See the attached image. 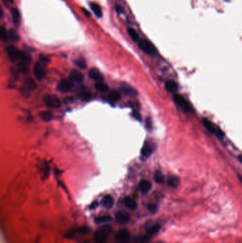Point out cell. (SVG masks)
Returning <instances> with one entry per match:
<instances>
[{
	"label": "cell",
	"instance_id": "1",
	"mask_svg": "<svg viewBox=\"0 0 242 243\" xmlns=\"http://www.w3.org/2000/svg\"><path fill=\"white\" fill-rule=\"evenodd\" d=\"M138 46L143 52L150 56H156L158 54L157 49L150 41L146 39H141L138 41Z\"/></svg>",
	"mask_w": 242,
	"mask_h": 243
},
{
	"label": "cell",
	"instance_id": "2",
	"mask_svg": "<svg viewBox=\"0 0 242 243\" xmlns=\"http://www.w3.org/2000/svg\"><path fill=\"white\" fill-rule=\"evenodd\" d=\"M173 100L176 103V105L180 107L185 112L188 113H192L194 112L191 105L185 100V98L182 95L179 94H174Z\"/></svg>",
	"mask_w": 242,
	"mask_h": 243
},
{
	"label": "cell",
	"instance_id": "3",
	"mask_svg": "<svg viewBox=\"0 0 242 243\" xmlns=\"http://www.w3.org/2000/svg\"><path fill=\"white\" fill-rule=\"evenodd\" d=\"M44 103L51 109H58L61 106V101L59 98L54 95H48L44 97Z\"/></svg>",
	"mask_w": 242,
	"mask_h": 243
},
{
	"label": "cell",
	"instance_id": "4",
	"mask_svg": "<svg viewBox=\"0 0 242 243\" xmlns=\"http://www.w3.org/2000/svg\"><path fill=\"white\" fill-rule=\"evenodd\" d=\"M111 231V228L109 226H106L101 227L99 230V231L96 234V238L98 243H103L105 241L106 237H107Z\"/></svg>",
	"mask_w": 242,
	"mask_h": 243
},
{
	"label": "cell",
	"instance_id": "5",
	"mask_svg": "<svg viewBox=\"0 0 242 243\" xmlns=\"http://www.w3.org/2000/svg\"><path fill=\"white\" fill-rule=\"evenodd\" d=\"M73 87V82H72L70 78H64L62 79L59 82L58 85V89L59 91L63 93L70 92Z\"/></svg>",
	"mask_w": 242,
	"mask_h": 243
},
{
	"label": "cell",
	"instance_id": "6",
	"mask_svg": "<svg viewBox=\"0 0 242 243\" xmlns=\"http://www.w3.org/2000/svg\"><path fill=\"white\" fill-rule=\"evenodd\" d=\"M33 73L38 81H41L46 77V70L41 63H36L33 68Z\"/></svg>",
	"mask_w": 242,
	"mask_h": 243
},
{
	"label": "cell",
	"instance_id": "7",
	"mask_svg": "<svg viewBox=\"0 0 242 243\" xmlns=\"http://www.w3.org/2000/svg\"><path fill=\"white\" fill-rule=\"evenodd\" d=\"M7 52L12 61H19L22 51H20L19 49H17L14 46H9L7 48Z\"/></svg>",
	"mask_w": 242,
	"mask_h": 243
},
{
	"label": "cell",
	"instance_id": "8",
	"mask_svg": "<svg viewBox=\"0 0 242 243\" xmlns=\"http://www.w3.org/2000/svg\"><path fill=\"white\" fill-rule=\"evenodd\" d=\"M115 219L119 224L121 225V226H124V225H126L129 222L130 216L128 213H125V212L119 211L118 213H116Z\"/></svg>",
	"mask_w": 242,
	"mask_h": 243
},
{
	"label": "cell",
	"instance_id": "9",
	"mask_svg": "<svg viewBox=\"0 0 242 243\" xmlns=\"http://www.w3.org/2000/svg\"><path fill=\"white\" fill-rule=\"evenodd\" d=\"M129 238V232L126 229H121L116 235V240L119 243H126Z\"/></svg>",
	"mask_w": 242,
	"mask_h": 243
},
{
	"label": "cell",
	"instance_id": "10",
	"mask_svg": "<svg viewBox=\"0 0 242 243\" xmlns=\"http://www.w3.org/2000/svg\"><path fill=\"white\" fill-rule=\"evenodd\" d=\"M89 77L96 82H102L104 81L103 75L97 68L90 69L89 71Z\"/></svg>",
	"mask_w": 242,
	"mask_h": 243
},
{
	"label": "cell",
	"instance_id": "11",
	"mask_svg": "<svg viewBox=\"0 0 242 243\" xmlns=\"http://www.w3.org/2000/svg\"><path fill=\"white\" fill-rule=\"evenodd\" d=\"M153 148L152 146V144H151L148 142H145L144 146L141 151V154L142 157H144L145 159H147L149 157L151 154L153 153Z\"/></svg>",
	"mask_w": 242,
	"mask_h": 243
},
{
	"label": "cell",
	"instance_id": "12",
	"mask_svg": "<svg viewBox=\"0 0 242 243\" xmlns=\"http://www.w3.org/2000/svg\"><path fill=\"white\" fill-rule=\"evenodd\" d=\"M139 189L143 194H147L152 188V184L149 181L142 180L139 183Z\"/></svg>",
	"mask_w": 242,
	"mask_h": 243
},
{
	"label": "cell",
	"instance_id": "13",
	"mask_svg": "<svg viewBox=\"0 0 242 243\" xmlns=\"http://www.w3.org/2000/svg\"><path fill=\"white\" fill-rule=\"evenodd\" d=\"M70 79L71 80L72 82H76L78 83H80L83 81L84 80V76L82 73H80V71H76V70H73L70 72Z\"/></svg>",
	"mask_w": 242,
	"mask_h": 243
},
{
	"label": "cell",
	"instance_id": "14",
	"mask_svg": "<svg viewBox=\"0 0 242 243\" xmlns=\"http://www.w3.org/2000/svg\"><path fill=\"white\" fill-rule=\"evenodd\" d=\"M120 90L122 92H124L125 95H129L130 97H134L137 95V91L135 89L133 88L131 86L128 85L123 84L120 87Z\"/></svg>",
	"mask_w": 242,
	"mask_h": 243
},
{
	"label": "cell",
	"instance_id": "15",
	"mask_svg": "<svg viewBox=\"0 0 242 243\" xmlns=\"http://www.w3.org/2000/svg\"><path fill=\"white\" fill-rule=\"evenodd\" d=\"M165 87L168 92L170 93H175L178 90V84L174 81H168L165 82Z\"/></svg>",
	"mask_w": 242,
	"mask_h": 243
},
{
	"label": "cell",
	"instance_id": "16",
	"mask_svg": "<svg viewBox=\"0 0 242 243\" xmlns=\"http://www.w3.org/2000/svg\"><path fill=\"white\" fill-rule=\"evenodd\" d=\"M114 204V198L111 196L106 195L101 200V205L106 209H111L113 208Z\"/></svg>",
	"mask_w": 242,
	"mask_h": 243
},
{
	"label": "cell",
	"instance_id": "17",
	"mask_svg": "<svg viewBox=\"0 0 242 243\" xmlns=\"http://www.w3.org/2000/svg\"><path fill=\"white\" fill-rule=\"evenodd\" d=\"M11 14L14 24H15V26H17V27H19L21 22V14L19 9L17 8H12Z\"/></svg>",
	"mask_w": 242,
	"mask_h": 243
},
{
	"label": "cell",
	"instance_id": "18",
	"mask_svg": "<svg viewBox=\"0 0 242 243\" xmlns=\"http://www.w3.org/2000/svg\"><path fill=\"white\" fill-rule=\"evenodd\" d=\"M124 203L127 208L134 211L137 208V203L134 199L130 197H126L124 199Z\"/></svg>",
	"mask_w": 242,
	"mask_h": 243
},
{
	"label": "cell",
	"instance_id": "19",
	"mask_svg": "<svg viewBox=\"0 0 242 243\" xmlns=\"http://www.w3.org/2000/svg\"><path fill=\"white\" fill-rule=\"evenodd\" d=\"M202 121L203 125H204L205 127L207 129V130L209 131L210 132L212 133V134L215 133L216 128L215 127V125H213V124L209 120H207V119H206V118H203L202 120Z\"/></svg>",
	"mask_w": 242,
	"mask_h": 243
},
{
	"label": "cell",
	"instance_id": "20",
	"mask_svg": "<svg viewBox=\"0 0 242 243\" xmlns=\"http://www.w3.org/2000/svg\"><path fill=\"white\" fill-rule=\"evenodd\" d=\"M90 5V8L92 9L94 14H95L96 16L99 18H101L102 17V11H101V9L100 7V5L97 4V3H95V2H91Z\"/></svg>",
	"mask_w": 242,
	"mask_h": 243
},
{
	"label": "cell",
	"instance_id": "21",
	"mask_svg": "<svg viewBox=\"0 0 242 243\" xmlns=\"http://www.w3.org/2000/svg\"><path fill=\"white\" fill-rule=\"evenodd\" d=\"M95 88L101 92H106L109 90L108 85L103 82H97L95 84Z\"/></svg>",
	"mask_w": 242,
	"mask_h": 243
},
{
	"label": "cell",
	"instance_id": "22",
	"mask_svg": "<svg viewBox=\"0 0 242 243\" xmlns=\"http://www.w3.org/2000/svg\"><path fill=\"white\" fill-rule=\"evenodd\" d=\"M128 33L130 36V37L131 38V39L134 41H136V42H138L140 40L139 33H137V32L134 28H128Z\"/></svg>",
	"mask_w": 242,
	"mask_h": 243
},
{
	"label": "cell",
	"instance_id": "23",
	"mask_svg": "<svg viewBox=\"0 0 242 243\" xmlns=\"http://www.w3.org/2000/svg\"><path fill=\"white\" fill-rule=\"evenodd\" d=\"M168 185L172 188H177L179 186L180 183V179L178 177L175 176H173L168 179Z\"/></svg>",
	"mask_w": 242,
	"mask_h": 243
},
{
	"label": "cell",
	"instance_id": "24",
	"mask_svg": "<svg viewBox=\"0 0 242 243\" xmlns=\"http://www.w3.org/2000/svg\"><path fill=\"white\" fill-rule=\"evenodd\" d=\"M40 117L41 118V120H43L45 121H49L52 120L53 118V115L51 112L49 111H43V112H41L40 114Z\"/></svg>",
	"mask_w": 242,
	"mask_h": 243
},
{
	"label": "cell",
	"instance_id": "25",
	"mask_svg": "<svg viewBox=\"0 0 242 243\" xmlns=\"http://www.w3.org/2000/svg\"><path fill=\"white\" fill-rule=\"evenodd\" d=\"M9 38V34H8L6 28L4 27H0V39L3 42H7Z\"/></svg>",
	"mask_w": 242,
	"mask_h": 243
},
{
	"label": "cell",
	"instance_id": "26",
	"mask_svg": "<svg viewBox=\"0 0 242 243\" xmlns=\"http://www.w3.org/2000/svg\"><path fill=\"white\" fill-rule=\"evenodd\" d=\"M111 221H112V218H111V217L109 216H104L98 217V218H96L95 220L96 223H97L99 224L109 223V222H111Z\"/></svg>",
	"mask_w": 242,
	"mask_h": 243
},
{
	"label": "cell",
	"instance_id": "27",
	"mask_svg": "<svg viewBox=\"0 0 242 243\" xmlns=\"http://www.w3.org/2000/svg\"><path fill=\"white\" fill-rule=\"evenodd\" d=\"M154 180L156 183H159V184L163 183L164 181V176L162 174V172L160 171H156L154 174Z\"/></svg>",
	"mask_w": 242,
	"mask_h": 243
},
{
	"label": "cell",
	"instance_id": "28",
	"mask_svg": "<svg viewBox=\"0 0 242 243\" xmlns=\"http://www.w3.org/2000/svg\"><path fill=\"white\" fill-rule=\"evenodd\" d=\"M121 98V95L116 91H111L109 95V99L111 100V101H117Z\"/></svg>",
	"mask_w": 242,
	"mask_h": 243
},
{
	"label": "cell",
	"instance_id": "29",
	"mask_svg": "<svg viewBox=\"0 0 242 243\" xmlns=\"http://www.w3.org/2000/svg\"><path fill=\"white\" fill-rule=\"evenodd\" d=\"M75 63L78 68H80V69H85L87 68V63H86L85 61L82 58H79L77 60L75 61Z\"/></svg>",
	"mask_w": 242,
	"mask_h": 243
},
{
	"label": "cell",
	"instance_id": "30",
	"mask_svg": "<svg viewBox=\"0 0 242 243\" xmlns=\"http://www.w3.org/2000/svg\"><path fill=\"white\" fill-rule=\"evenodd\" d=\"M160 227H161L160 225L158 224H156L154 226H152L148 230V233L151 235L156 234L158 231H159Z\"/></svg>",
	"mask_w": 242,
	"mask_h": 243
},
{
	"label": "cell",
	"instance_id": "31",
	"mask_svg": "<svg viewBox=\"0 0 242 243\" xmlns=\"http://www.w3.org/2000/svg\"><path fill=\"white\" fill-rule=\"evenodd\" d=\"M8 34H9V38H11V40L14 41V42H16V41H17L18 40H19V37L15 31L10 30Z\"/></svg>",
	"mask_w": 242,
	"mask_h": 243
},
{
	"label": "cell",
	"instance_id": "32",
	"mask_svg": "<svg viewBox=\"0 0 242 243\" xmlns=\"http://www.w3.org/2000/svg\"><path fill=\"white\" fill-rule=\"evenodd\" d=\"M147 208H148V210L151 213H153V214L156 213V212H157V210H158L157 206L155 205V204H152V203L148 204V206H147Z\"/></svg>",
	"mask_w": 242,
	"mask_h": 243
},
{
	"label": "cell",
	"instance_id": "33",
	"mask_svg": "<svg viewBox=\"0 0 242 243\" xmlns=\"http://www.w3.org/2000/svg\"><path fill=\"white\" fill-rule=\"evenodd\" d=\"M26 85H27V88L28 89H34L36 87V85L31 79H27L26 81Z\"/></svg>",
	"mask_w": 242,
	"mask_h": 243
},
{
	"label": "cell",
	"instance_id": "34",
	"mask_svg": "<svg viewBox=\"0 0 242 243\" xmlns=\"http://www.w3.org/2000/svg\"><path fill=\"white\" fill-rule=\"evenodd\" d=\"M216 136H217L218 139H222L224 137H225V133L223 132V131L221 130V129H216V131H215V133Z\"/></svg>",
	"mask_w": 242,
	"mask_h": 243
},
{
	"label": "cell",
	"instance_id": "35",
	"mask_svg": "<svg viewBox=\"0 0 242 243\" xmlns=\"http://www.w3.org/2000/svg\"><path fill=\"white\" fill-rule=\"evenodd\" d=\"M80 97H81L82 100H88L90 98V94L86 92H81V96Z\"/></svg>",
	"mask_w": 242,
	"mask_h": 243
},
{
	"label": "cell",
	"instance_id": "36",
	"mask_svg": "<svg viewBox=\"0 0 242 243\" xmlns=\"http://www.w3.org/2000/svg\"><path fill=\"white\" fill-rule=\"evenodd\" d=\"M133 116L135 119H136L137 120H141V116L140 114L137 112V111H134L133 112Z\"/></svg>",
	"mask_w": 242,
	"mask_h": 243
},
{
	"label": "cell",
	"instance_id": "37",
	"mask_svg": "<svg viewBox=\"0 0 242 243\" xmlns=\"http://www.w3.org/2000/svg\"><path fill=\"white\" fill-rule=\"evenodd\" d=\"M146 126L148 128V129H151L152 126V122H151V120H150L149 118L147 119V121H146Z\"/></svg>",
	"mask_w": 242,
	"mask_h": 243
},
{
	"label": "cell",
	"instance_id": "38",
	"mask_svg": "<svg viewBox=\"0 0 242 243\" xmlns=\"http://www.w3.org/2000/svg\"><path fill=\"white\" fill-rule=\"evenodd\" d=\"M82 12L83 13H84V14H85V16L86 17H90V13L89 12H88L87 11V9H82Z\"/></svg>",
	"mask_w": 242,
	"mask_h": 243
},
{
	"label": "cell",
	"instance_id": "39",
	"mask_svg": "<svg viewBox=\"0 0 242 243\" xmlns=\"http://www.w3.org/2000/svg\"><path fill=\"white\" fill-rule=\"evenodd\" d=\"M3 2H4V3L7 5L11 4L13 3V0H3Z\"/></svg>",
	"mask_w": 242,
	"mask_h": 243
},
{
	"label": "cell",
	"instance_id": "40",
	"mask_svg": "<svg viewBox=\"0 0 242 243\" xmlns=\"http://www.w3.org/2000/svg\"><path fill=\"white\" fill-rule=\"evenodd\" d=\"M116 10L118 13H121L122 11H123V9H122V7H121L117 6V7H116Z\"/></svg>",
	"mask_w": 242,
	"mask_h": 243
},
{
	"label": "cell",
	"instance_id": "41",
	"mask_svg": "<svg viewBox=\"0 0 242 243\" xmlns=\"http://www.w3.org/2000/svg\"><path fill=\"white\" fill-rule=\"evenodd\" d=\"M4 16V12H3V9H2V7L0 6V17H3Z\"/></svg>",
	"mask_w": 242,
	"mask_h": 243
},
{
	"label": "cell",
	"instance_id": "42",
	"mask_svg": "<svg viewBox=\"0 0 242 243\" xmlns=\"http://www.w3.org/2000/svg\"><path fill=\"white\" fill-rule=\"evenodd\" d=\"M241 157H242V156H241V154H240V155H239V162H240V163H242V159H241Z\"/></svg>",
	"mask_w": 242,
	"mask_h": 243
}]
</instances>
